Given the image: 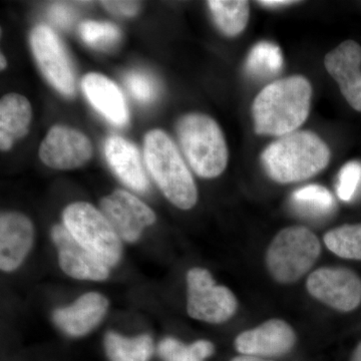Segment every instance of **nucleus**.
<instances>
[{
	"instance_id": "nucleus-20",
	"label": "nucleus",
	"mask_w": 361,
	"mask_h": 361,
	"mask_svg": "<svg viewBox=\"0 0 361 361\" xmlns=\"http://www.w3.org/2000/svg\"><path fill=\"white\" fill-rule=\"evenodd\" d=\"M104 348L111 361H149L153 355L154 343L148 334L125 337L110 331L104 338Z\"/></svg>"
},
{
	"instance_id": "nucleus-17",
	"label": "nucleus",
	"mask_w": 361,
	"mask_h": 361,
	"mask_svg": "<svg viewBox=\"0 0 361 361\" xmlns=\"http://www.w3.org/2000/svg\"><path fill=\"white\" fill-rule=\"evenodd\" d=\"M104 155L111 170L126 186L139 193L148 191V177L134 144L120 135H111L104 144Z\"/></svg>"
},
{
	"instance_id": "nucleus-9",
	"label": "nucleus",
	"mask_w": 361,
	"mask_h": 361,
	"mask_svg": "<svg viewBox=\"0 0 361 361\" xmlns=\"http://www.w3.org/2000/svg\"><path fill=\"white\" fill-rule=\"evenodd\" d=\"M311 295L334 310L349 312L361 302V280L345 268L325 267L311 273L307 279Z\"/></svg>"
},
{
	"instance_id": "nucleus-34",
	"label": "nucleus",
	"mask_w": 361,
	"mask_h": 361,
	"mask_svg": "<svg viewBox=\"0 0 361 361\" xmlns=\"http://www.w3.org/2000/svg\"><path fill=\"white\" fill-rule=\"evenodd\" d=\"M0 63H1V70H4L6 68V59L2 54L0 56Z\"/></svg>"
},
{
	"instance_id": "nucleus-27",
	"label": "nucleus",
	"mask_w": 361,
	"mask_h": 361,
	"mask_svg": "<svg viewBox=\"0 0 361 361\" xmlns=\"http://www.w3.org/2000/svg\"><path fill=\"white\" fill-rule=\"evenodd\" d=\"M361 180V164L349 161L341 168L337 182V195L342 201L353 200Z\"/></svg>"
},
{
	"instance_id": "nucleus-18",
	"label": "nucleus",
	"mask_w": 361,
	"mask_h": 361,
	"mask_svg": "<svg viewBox=\"0 0 361 361\" xmlns=\"http://www.w3.org/2000/svg\"><path fill=\"white\" fill-rule=\"evenodd\" d=\"M85 96L92 106L111 123L123 127L129 122V110L123 92L110 78L99 73L85 75L82 82Z\"/></svg>"
},
{
	"instance_id": "nucleus-2",
	"label": "nucleus",
	"mask_w": 361,
	"mask_h": 361,
	"mask_svg": "<svg viewBox=\"0 0 361 361\" xmlns=\"http://www.w3.org/2000/svg\"><path fill=\"white\" fill-rule=\"evenodd\" d=\"M329 160L327 145L314 133L306 130L282 135L261 156L266 173L281 184L310 179L324 170Z\"/></svg>"
},
{
	"instance_id": "nucleus-29",
	"label": "nucleus",
	"mask_w": 361,
	"mask_h": 361,
	"mask_svg": "<svg viewBox=\"0 0 361 361\" xmlns=\"http://www.w3.org/2000/svg\"><path fill=\"white\" fill-rule=\"evenodd\" d=\"M49 16L54 25L68 28L75 20V13L70 6L63 4H54L49 7Z\"/></svg>"
},
{
	"instance_id": "nucleus-7",
	"label": "nucleus",
	"mask_w": 361,
	"mask_h": 361,
	"mask_svg": "<svg viewBox=\"0 0 361 361\" xmlns=\"http://www.w3.org/2000/svg\"><path fill=\"white\" fill-rule=\"evenodd\" d=\"M187 310L192 318L208 323H222L234 315L237 300L231 290L214 281L203 268H193L187 274Z\"/></svg>"
},
{
	"instance_id": "nucleus-23",
	"label": "nucleus",
	"mask_w": 361,
	"mask_h": 361,
	"mask_svg": "<svg viewBox=\"0 0 361 361\" xmlns=\"http://www.w3.org/2000/svg\"><path fill=\"white\" fill-rule=\"evenodd\" d=\"M324 243L339 257L361 260V224L343 225L330 230L325 234Z\"/></svg>"
},
{
	"instance_id": "nucleus-13",
	"label": "nucleus",
	"mask_w": 361,
	"mask_h": 361,
	"mask_svg": "<svg viewBox=\"0 0 361 361\" xmlns=\"http://www.w3.org/2000/svg\"><path fill=\"white\" fill-rule=\"evenodd\" d=\"M325 68L341 87L348 103L361 113V47L355 40H346L324 59Z\"/></svg>"
},
{
	"instance_id": "nucleus-11",
	"label": "nucleus",
	"mask_w": 361,
	"mask_h": 361,
	"mask_svg": "<svg viewBox=\"0 0 361 361\" xmlns=\"http://www.w3.org/2000/svg\"><path fill=\"white\" fill-rule=\"evenodd\" d=\"M39 158L47 167L71 170L82 167L92 156V145L87 135L66 126H54L39 148Z\"/></svg>"
},
{
	"instance_id": "nucleus-4",
	"label": "nucleus",
	"mask_w": 361,
	"mask_h": 361,
	"mask_svg": "<svg viewBox=\"0 0 361 361\" xmlns=\"http://www.w3.org/2000/svg\"><path fill=\"white\" fill-rule=\"evenodd\" d=\"M180 149L194 172L212 179L224 172L228 148L219 125L203 114H189L177 123Z\"/></svg>"
},
{
	"instance_id": "nucleus-22",
	"label": "nucleus",
	"mask_w": 361,
	"mask_h": 361,
	"mask_svg": "<svg viewBox=\"0 0 361 361\" xmlns=\"http://www.w3.org/2000/svg\"><path fill=\"white\" fill-rule=\"evenodd\" d=\"M292 204L302 215L320 218L334 211L336 201L326 188L319 185H308L294 192Z\"/></svg>"
},
{
	"instance_id": "nucleus-5",
	"label": "nucleus",
	"mask_w": 361,
	"mask_h": 361,
	"mask_svg": "<svg viewBox=\"0 0 361 361\" xmlns=\"http://www.w3.org/2000/svg\"><path fill=\"white\" fill-rule=\"evenodd\" d=\"M320 251L314 233L302 226H293L278 233L268 249L266 264L278 282L292 283L310 270Z\"/></svg>"
},
{
	"instance_id": "nucleus-12",
	"label": "nucleus",
	"mask_w": 361,
	"mask_h": 361,
	"mask_svg": "<svg viewBox=\"0 0 361 361\" xmlns=\"http://www.w3.org/2000/svg\"><path fill=\"white\" fill-rule=\"evenodd\" d=\"M51 238L59 250V266L68 276L103 281L110 275V266L80 245L65 225L54 226Z\"/></svg>"
},
{
	"instance_id": "nucleus-14",
	"label": "nucleus",
	"mask_w": 361,
	"mask_h": 361,
	"mask_svg": "<svg viewBox=\"0 0 361 361\" xmlns=\"http://www.w3.org/2000/svg\"><path fill=\"white\" fill-rule=\"evenodd\" d=\"M295 341L290 325L282 320L272 319L242 332L235 341V348L242 355L273 357L288 353Z\"/></svg>"
},
{
	"instance_id": "nucleus-6",
	"label": "nucleus",
	"mask_w": 361,
	"mask_h": 361,
	"mask_svg": "<svg viewBox=\"0 0 361 361\" xmlns=\"http://www.w3.org/2000/svg\"><path fill=\"white\" fill-rule=\"evenodd\" d=\"M63 225L71 236L110 267L122 258V239L103 212L85 202L71 204L63 214Z\"/></svg>"
},
{
	"instance_id": "nucleus-3",
	"label": "nucleus",
	"mask_w": 361,
	"mask_h": 361,
	"mask_svg": "<svg viewBox=\"0 0 361 361\" xmlns=\"http://www.w3.org/2000/svg\"><path fill=\"white\" fill-rule=\"evenodd\" d=\"M144 158L149 174L173 205L189 210L198 201L193 177L175 142L165 132L153 130L145 137Z\"/></svg>"
},
{
	"instance_id": "nucleus-8",
	"label": "nucleus",
	"mask_w": 361,
	"mask_h": 361,
	"mask_svg": "<svg viewBox=\"0 0 361 361\" xmlns=\"http://www.w3.org/2000/svg\"><path fill=\"white\" fill-rule=\"evenodd\" d=\"M30 42L37 66L47 82L63 96H75L73 63L58 35L49 26L39 25L30 32Z\"/></svg>"
},
{
	"instance_id": "nucleus-31",
	"label": "nucleus",
	"mask_w": 361,
	"mask_h": 361,
	"mask_svg": "<svg viewBox=\"0 0 361 361\" xmlns=\"http://www.w3.org/2000/svg\"><path fill=\"white\" fill-rule=\"evenodd\" d=\"M258 4L267 7H281L291 6V4H296V1H293V0H262V1H258Z\"/></svg>"
},
{
	"instance_id": "nucleus-24",
	"label": "nucleus",
	"mask_w": 361,
	"mask_h": 361,
	"mask_svg": "<svg viewBox=\"0 0 361 361\" xmlns=\"http://www.w3.org/2000/svg\"><path fill=\"white\" fill-rule=\"evenodd\" d=\"M214 350L212 342L208 341L186 345L172 337L163 339L158 346L159 355L164 361H204L213 355Z\"/></svg>"
},
{
	"instance_id": "nucleus-26",
	"label": "nucleus",
	"mask_w": 361,
	"mask_h": 361,
	"mask_svg": "<svg viewBox=\"0 0 361 361\" xmlns=\"http://www.w3.org/2000/svg\"><path fill=\"white\" fill-rule=\"evenodd\" d=\"M80 33L82 40L97 49H110L115 47L121 39L118 26L110 23L85 21L80 25Z\"/></svg>"
},
{
	"instance_id": "nucleus-15",
	"label": "nucleus",
	"mask_w": 361,
	"mask_h": 361,
	"mask_svg": "<svg viewBox=\"0 0 361 361\" xmlns=\"http://www.w3.org/2000/svg\"><path fill=\"white\" fill-rule=\"evenodd\" d=\"M35 239L32 221L23 214L4 213L0 219V267L6 272L18 269Z\"/></svg>"
},
{
	"instance_id": "nucleus-25",
	"label": "nucleus",
	"mask_w": 361,
	"mask_h": 361,
	"mask_svg": "<svg viewBox=\"0 0 361 361\" xmlns=\"http://www.w3.org/2000/svg\"><path fill=\"white\" fill-rule=\"evenodd\" d=\"M283 66V56L279 47L271 42H259L251 49L246 61V70L254 77L265 78L275 75Z\"/></svg>"
},
{
	"instance_id": "nucleus-30",
	"label": "nucleus",
	"mask_w": 361,
	"mask_h": 361,
	"mask_svg": "<svg viewBox=\"0 0 361 361\" xmlns=\"http://www.w3.org/2000/svg\"><path fill=\"white\" fill-rule=\"evenodd\" d=\"M102 4L106 11L118 16H134L140 11V4L135 1H103Z\"/></svg>"
},
{
	"instance_id": "nucleus-21",
	"label": "nucleus",
	"mask_w": 361,
	"mask_h": 361,
	"mask_svg": "<svg viewBox=\"0 0 361 361\" xmlns=\"http://www.w3.org/2000/svg\"><path fill=\"white\" fill-rule=\"evenodd\" d=\"M216 25L228 37H235L245 30L250 6L244 0H211L208 1Z\"/></svg>"
},
{
	"instance_id": "nucleus-16",
	"label": "nucleus",
	"mask_w": 361,
	"mask_h": 361,
	"mask_svg": "<svg viewBox=\"0 0 361 361\" xmlns=\"http://www.w3.org/2000/svg\"><path fill=\"white\" fill-rule=\"evenodd\" d=\"M109 301L97 292H89L75 302L54 312V322L68 336H84L96 329L108 311Z\"/></svg>"
},
{
	"instance_id": "nucleus-28",
	"label": "nucleus",
	"mask_w": 361,
	"mask_h": 361,
	"mask_svg": "<svg viewBox=\"0 0 361 361\" xmlns=\"http://www.w3.org/2000/svg\"><path fill=\"white\" fill-rule=\"evenodd\" d=\"M125 82L132 96L141 103H151L156 99L157 85L155 80L148 75L132 71L128 73Z\"/></svg>"
},
{
	"instance_id": "nucleus-33",
	"label": "nucleus",
	"mask_w": 361,
	"mask_h": 361,
	"mask_svg": "<svg viewBox=\"0 0 361 361\" xmlns=\"http://www.w3.org/2000/svg\"><path fill=\"white\" fill-rule=\"evenodd\" d=\"M351 361H361V342L358 344L357 348H355Z\"/></svg>"
},
{
	"instance_id": "nucleus-1",
	"label": "nucleus",
	"mask_w": 361,
	"mask_h": 361,
	"mask_svg": "<svg viewBox=\"0 0 361 361\" xmlns=\"http://www.w3.org/2000/svg\"><path fill=\"white\" fill-rule=\"evenodd\" d=\"M311 96L312 87L302 75L268 85L259 92L252 108L255 132L277 137L296 132L310 115Z\"/></svg>"
},
{
	"instance_id": "nucleus-10",
	"label": "nucleus",
	"mask_w": 361,
	"mask_h": 361,
	"mask_svg": "<svg viewBox=\"0 0 361 361\" xmlns=\"http://www.w3.org/2000/svg\"><path fill=\"white\" fill-rule=\"evenodd\" d=\"M101 208L120 238L129 243L139 240L144 230L156 222L154 211L123 190H116L104 197Z\"/></svg>"
},
{
	"instance_id": "nucleus-32",
	"label": "nucleus",
	"mask_w": 361,
	"mask_h": 361,
	"mask_svg": "<svg viewBox=\"0 0 361 361\" xmlns=\"http://www.w3.org/2000/svg\"><path fill=\"white\" fill-rule=\"evenodd\" d=\"M231 361H267L262 360L261 357H257V356H251V355H241L237 356V357L233 358Z\"/></svg>"
},
{
	"instance_id": "nucleus-19",
	"label": "nucleus",
	"mask_w": 361,
	"mask_h": 361,
	"mask_svg": "<svg viewBox=\"0 0 361 361\" xmlns=\"http://www.w3.org/2000/svg\"><path fill=\"white\" fill-rule=\"evenodd\" d=\"M32 106L21 94H6L0 102V148L8 151L14 142L25 137L32 122Z\"/></svg>"
}]
</instances>
